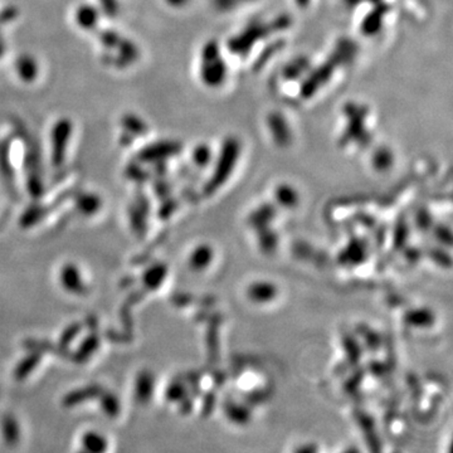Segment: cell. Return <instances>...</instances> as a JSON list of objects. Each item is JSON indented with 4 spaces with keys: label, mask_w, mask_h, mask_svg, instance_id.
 Returning a JSON list of instances; mask_svg holds the SVG:
<instances>
[{
    "label": "cell",
    "mask_w": 453,
    "mask_h": 453,
    "mask_svg": "<svg viewBox=\"0 0 453 453\" xmlns=\"http://www.w3.org/2000/svg\"><path fill=\"white\" fill-rule=\"evenodd\" d=\"M433 323H434V316L430 311L424 308L413 310L407 315V323L415 328H428L432 326Z\"/></svg>",
    "instance_id": "18"
},
{
    "label": "cell",
    "mask_w": 453,
    "mask_h": 453,
    "mask_svg": "<svg viewBox=\"0 0 453 453\" xmlns=\"http://www.w3.org/2000/svg\"><path fill=\"white\" fill-rule=\"evenodd\" d=\"M241 156V141L234 136L224 138L219 154L215 159V171L209 179L206 191L215 193L231 177Z\"/></svg>",
    "instance_id": "5"
},
{
    "label": "cell",
    "mask_w": 453,
    "mask_h": 453,
    "mask_svg": "<svg viewBox=\"0 0 453 453\" xmlns=\"http://www.w3.org/2000/svg\"><path fill=\"white\" fill-rule=\"evenodd\" d=\"M72 135V123L62 119L56 123L52 130V162L54 167H61L66 156V147Z\"/></svg>",
    "instance_id": "7"
},
{
    "label": "cell",
    "mask_w": 453,
    "mask_h": 453,
    "mask_svg": "<svg viewBox=\"0 0 453 453\" xmlns=\"http://www.w3.org/2000/svg\"><path fill=\"white\" fill-rule=\"evenodd\" d=\"M154 389V380L153 376L147 373L140 374L136 382V395L140 402H146L151 397Z\"/></svg>",
    "instance_id": "19"
},
{
    "label": "cell",
    "mask_w": 453,
    "mask_h": 453,
    "mask_svg": "<svg viewBox=\"0 0 453 453\" xmlns=\"http://www.w3.org/2000/svg\"><path fill=\"white\" fill-rule=\"evenodd\" d=\"M99 12L93 5H82L76 12V22L84 29H93L97 24Z\"/></svg>",
    "instance_id": "17"
},
{
    "label": "cell",
    "mask_w": 453,
    "mask_h": 453,
    "mask_svg": "<svg viewBox=\"0 0 453 453\" xmlns=\"http://www.w3.org/2000/svg\"><path fill=\"white\" fill-rule=\"evenodd\" d=\"M292 25V18L289 14H278L269 22L262 19H254L242 31L228 39L227 47L231 53L246 57L260 40L284 32Z\"/></svg>",
    "instance_id": "2"
},
{
    "label": "cell",
    "mask_w": 453,
    "mask_h": 453,
    "mask_svg": "<svg viewBox=\"0 0 453 453\" xmlns=\"http://www.w3.org/2000/svg\"><path fill=\"white\" fill-rule=\"evenodd\" d=\"M82 445L90 452H102L108 448L106 438L96 432H88L85 437L82 438Z\"/></svg>",
    "instance_id": "20"
},
{
    "label": "cell",
    "mask_w": 453,
    "mask_h": 453,
    "mask_svg": "<svg viewBox=\"0 0 453 453\" xmlns=\"http://www.w3.org/2000/svg\"><path fill=\"white\" fill-rule=\"evenodd\" d=\"M393 162H394V155L392 150L387 146L378 147L371 155V165L379 173L391 169Z\"/></svg>",
    "instance_id": "16"
},
{
    "label": "cell",
    "mask_w": 453,
    "mask_h": 453,
    "mask_svg": "<svg viewBox=\"0 0 453 453\" xmlns=\"http://www.w3.org/2000/svg\"><path fill=\"white\" fill-rule=\"evenodd\" d=\"M16 69L19 77L24 79L25 82H32L38 73L37 62L28 54H23L16 60Z\"/></svg>",
    "instance_id": "15"
},
{
    "label": "cell",
    "mask_w": 453,
    "mask_h": 453,
    "mask_svg": "<svg viewBox=\"0 0 453 453\" xmlns=\"http://www.w3.org/2000/svg\"><path fill=\"white\" fill-rule=\"evenodd\" d=\"M100 42L106 48H116L121 37L114 31H105L100 33Z\"/></svg>",
    "instance_id": "31"
},
{
    "label": "cell",
    "mask_w": 453,
    "mask_h": 453,
    "mask_svg": "<svg viewBox=\"0 0 453 453\" xmlns=\"http://www.w3.org/2000/svg\"><path fill=\"white\" fill-rule=\"evenodd\" d=\"M373 5V9L361 21L360 32L365 37H374L382 31L385 16L391 12V5L384 0Z\"/></svg>",
    "instance_id": "9"
},
{
    "label": "cell",
    "mask_w": 453,
    "mask_h": 453,
    "mask_svg": "<svg viewBox=\"0 0 453 453\" xmlns=\"http://www.w3.org/2000/svg\"><path fill=\"white\" fill-rule=\"evenodd\" d=\"M102 12L108 16H115L119 13L117 0H99Z\"/></svg>",
    "instance_id": "33"
},
{
    "label": "cell",
    "mask_w": 453,
    "mask_h": 453,
    "mask_svg": "<svg viewBox=\"0 0 453 453\" xmlns=\"http://www.w3.org/2000/svg\"><path fill=\"white\" fill-rule=\"evenodd\" d=\"M246 296L254 305H269L278 297V287L267 280L254 281L247 286Z\"/></svg>",
    "instance_id": "10"
},
{
    "label": "cell",
    "mask_w": 453,
    "mask_h": 453,
    "mask_svg": "<svg viewBox=\"0 0 453 453\" xmlns=\"http://www.w3.org/2000/svg\"><path fill=\"white\" fill-rule=\"evenodd\" d=\"M215 260V251L209 245H199L193 249L189 256V267L193 271H204L207 269Z\"/></svg>",
    "instance_id": "11"
},
{
    "label": "cell",
    "mask_w": 453,
    "mask_h": 453,
    "mask_svg": "<svg viewBox=\"0 0 453 453\" xmlns=\"http://www.w3.org/2000/svg\"><path fill=\"white\" fill-rule=\"evenodd\" d=\"M275 200L280 207L284 209H293L297 207L299 203V194L295 186L287 183L277 185L275 189Z\"/></svg>",
    "instance_id": "12"
},
{
    "label": "cell",
    "mask_w": 453,
    "mask_h": 453,
    "mask_svg": "<svg viewBox=\"0 0 453 453\" xmlns=\"http://www.w3.org/2000/svg\"><path fill=\"white\" fill-rule=\"evenodd\" d=\"M183 149V145L175 140H164L144 147L138 155L140 162H164L165 159L175 156Z\"/></svg>",
    "instance_id": "6"
},
{
    "label": "cell",
    "mask_w": 453,
    "mask_h": 453,
    "mask_svg": "<svg viewBox=\"0 0 453 453\" xmlns=\"http://www.w3.org/2000/svg\"><path fill=\"white\" fill-rule=\"evenodd\" d=\"M343 1H344V4L346 5V8L354 9L356 8L363 0H343Z\"/></svg>",
    "instance_id": "37"
},
{
    "label": "cell",
    "mask_w": 453,
    "mask_h": 453,
    "mask_svg": "<svg viewBox=\"0 0 453 453\" xmlns=\"http://www.w3.org/2000/svg\"><path fill=\"white\" fill-rule=\"evenodd\" d=\"M18 16V12L16 8L13 7H8V8L3 9L0 12V23H8L10 21H13L16 16Z\"/></svg>",
    "instance_id": "35"
},
{
    "label": "cell",
    "mask_w": 453,
    "mask_h": 453,
    "mask_svg": "<svg viewBox=\"0 0 453 453\" xmlns=\"http://www.w3.org/2000/svg\"><path fill=\"white\" fill-rule=\"evenodd\" d=\"M343 112L346 119V126L339 143L341 146L350 144L367 147L371 143V134L367 126V119L369 116L368 106L359 102H346L343 108Z\"/></svg>",
    "instance_id": "3"
},
{
    "label": "cell",
    "mask_w": 453,
    "mask_h": 453,
    "mask_svg": "<svg viewBox=\"0 0 453 453\" xmlns=\"http://www.w3.org/2000/svg\"><path fill=\"white\" fill-rule=\"evenodd\" d=\"M367 1L371 3V4H376V3H380V1H383V0H367Z\"/></svg>",
    "instance_id": "40"
},
{
    "label": "cell",
    "mask_w": 453,
    "mask_h": 453,
    "mask_svg": "<svg viewBox=\"0 0 453 453\" xmlns=\"http://www.w3.org/2000/svg\"><path fill=\"white\" fill-rule=\"evenodd\" d=\"M78 204H79L81 210H84V213H87V215L95 213V210H97L99 207H100V201H99V199L96 197H93V195H85V197H82L79 199V201H78Z\"/></svg>",
    "instance_id": "29"
},
{
    "label": "cell",
    "mask_w": 453,
    "mask_h": 453,
    "mask_svg": "<svg viewBox=\"0 0 453 453\" xmlns=\"http://www.w3.org/2000/svg\"><path fill=\"white\" fill-rule=\"evenodd\" d=\"M4 49H5V47H4V43L0 40V57L3 56V53H4Z\"/></svg>",
    "instance_id": "39"
},
{
    "label": "cell",
    "mask_w": 453,
    "mask_h": 453,
    "mask_svg": "<svg viewBox=\"0 0 453 453\" xmlns=\"http://www.w3.org/2000/svg\"><path fill=\"white\" fill-rule=\"evenodd\" d=\"M165 275H167V269L164 266H155L153 269L147 271L145 276V284L150 289H156L159 284H162Z\"/></svg>",
    "instance_id": "25"
},
{
    "label": "cell",
    "mask_w": 453,
    "mask_h": 453,
    "mask_svg": "<svg viewBox=\"0 0 453 453\" xmlns=\"http://www.w3.org/2000/svg\"><path fill=\"white\" fill-rule=\"evenodd\" d=\"M99 346V340L96 336H91V338L87 339L84 343L82 347H79V352H78V355L81 359H87L91 354L97 349Z\"/></svg>",
    "instance_id": "30"
},
{
    "label": "cell",
    "mask_w": 453,
    "mask_h": 453,
    "mask_svg": "<svg viewBox=\"0 0 453 453\" xmlns=\"http://www.w3.org/2000/svg\"><path fill=\"white\" fill-rule=\"evenodd\" d=\"M97 393H99V388L97 387H88V388H86L84 391H78V392L69 394L64 402H66L67 406H75V404L79 403V400H85L87 398L96 397Z\"/></svg>",
    "instance_id": "24"
},
{
    "label": "cell",
    "mask_w": 453,
    "mask_h": 453,
    "mask_svg": "<svg viewBox=\"0 0 453 453\" xmlns=\"http://www.w3.org/2000/svg\"><path fill=\"white\" fill-rule=\"evenodd\" d=\"M102 407L105 409L106 415H110V417H115V415H117V413H119V411H120L119 400H116L114 395H106V397L103 398Z\"/></svg>",
    "instance_id": "32"
},
{
    "label": "cell",
    "mask_w": 453,
    "mask_h": 453,
    "mask_svg": "<svg viewBox=\"0 0 453 453\" xmlns=\"http://www.w3.org/2000/svg\"><path fill=\"white\" fill-rule=\"evenodd\" d=\"M228 75L227 63L221 53V47L215 39L208 40L200 52L199 76L209 88H217L224 84Z\"/></svg>",
    "instance_id": "4"
},
{
    "label": "cell",
    "mask_w": 453,
    "mask_h": 453,
    "mask_svg": "<svg viewBox=\"0 0 453 453\" xmlns=\"http://www.w3.org/2000/svg\"><path fill=\"white\" fill-rule=\"evenodd\" d=\"M310 69H311V62L308 57L299 56L284 66L282 69V76L287 81H295L306 75Z\"/></svg>",
    "instance_id": "14"
},
{
    "label": "cell",
    "mask_w": 453,
    "mask_h": 453,
    "mask_svg": "<svg viewBox=\"0 0 453 453\" xmlns=\"http://www.w3.org/2000/svg\"><path fill=\"white\" fill-rule=\"evenodd\" d=\"M62 284L64 286V289H67L69 291L73 292V293H84L86 291L85 284L82 281V277L79 275L76 266L73 265H67L62 269Z\"/></svg>",
    "instance_id": "13"
},
{
    "label": "cell",
    "mask_w": 453,
    "mask_h": 453,
    "mask_svg": "<svg viewBox=\"0 0 453 453\" xmlns=\"http://www.w3.org/2000/svg\"><path fill=\"white\" fill-rule=\"evenodd\" d=\"M165 1L169 4L170 7H174V8L184 7L189 3V0H165Z\"/></svg>",
    "instance_id": "36"
},
{
    "label": "cell",
    "mask_w": 453,
    "mask_h": 453,
    "mask_svg": "<svg viewBox=\"0 0 453 453\" xmlns=\"http://www.w3.org/2000/svg\"><path fill=\"white\" fill-rule=\"evenodd\" d=\"M266 123L269 127V135L277 146L287 147L291 145L292 130L284 114L278 111H272L267 116Z\"/></svg>",
    "instance_id": "8"
},
{
    "label": "cell",
    "mask_w": 453,
    "mask_h": 453,
    "mask_svg": "<svg viewBox=\"0 0 453 453\" xmlns=\"http://www.w3.org/2000/svg\"><path fill=\"white\" fill-rule=\"evenodd\" d=\"M212 159H213V153L207 144H200L193 151V162L199 168H207Z\"/></svg>",
    "instance_id": "22"
},
{
    "label": "cell",
    "mask_w": 453,
    "mask_h": 453,
    "mask_svg": "<svg viewBox=\"0 0 453 453\" xmlns=\"http://www.w3.org/2000/svg\"><path fill=\"white\" fill-rule=\"evenodd\" d=\"M252 1L254 0H215V5L221 12H231Z\"/></svg>",
    "instance_id": "27"
},
{
    "label": "cell",
    "mask_w": 453,
    "mask_h": 453,
    "mask_svg": "<svg viewBox=\"0 0 453 453\" xmlns=\"http://www.w3.org/2000/svg\"><path fill=\"white\" fill-rule=\"evenodd\" d=\"M78 331H79V326H78V325H72V326H69V329L64 331L63 336H62V344H63V345H69V341L73 340V338L77 335Z\"/></svg>",
    "instance_id": "34"
},
{
    "label": "cell",
    "mask_w": 453,
    "mask_h": 453,
    "mask_svg": "<svg viewBox=\"0 0 453 453\" xmlns=\"http://www.w3.org/2000/svg\"><path fill=\"white\" fill-rule=\"evenodd\" d=\"M284 40H275V42H272L269 46L266 47L265 48V51L262 52L258 57H257V60H256V62H254V69L257 71V69H262L267 62L272 58V57H275L282 48H284Z\"/></svg>",
    "instance_id": "21"
},
{
    "label": "cell",
    "mask_w": 453,
    "mask_h": 453,
    "mask_svg": "<svg viewBox=\"0 0 453 453\" xmlns=\"http://www.w3.org/2000/svg\"><path fill=\"white\" fill-rule=\"evenodd\" d=\"M4 424H3V430H4V437L5 439L13 443L16 442L18 439V426H16V422L12 418V417H8L4 419ZM9 443V445H10Z\"/></svg>",
    "instance_id": "28"
},
{
    "label": "cell",
    "mask_w": 453,
    "mask_h": 453,
    "mask_svg": "<svg viewBox=\"0 0 453 453\" xmlns=\"http://www.w3.org/2000/svg\"><path fill=\"white\" fill-rule=\"evenodd\" d=\"M123 126L125 127L126 132L129 134H134V135H145L147 131V126L146 123L140 120L138 116L135 115H126L123 116Z\"/></svg>",
    "instance_id": "23"
},
{
    "label": "cell",
    "mask_w": 453,
    "mask_h": 453,
    "mask_svg": "<svg viewBox=\"0 0 453 453\" xmlns=\"http://www.w3.org/2000/svg\"><path fill=\"white\" fill-rule=\"evenodd\" d=\"M296 4L299 5V8H308L311 3V0H295Z\"/></svg>",
    "instance_id": "38"
},
{
    "label": "cell",
    "mask_w": 453,
    "mask_h": 453,
    "mask_svg": "<svg viewBox=\"0 0 453 453\" xmlns=\"http://www.w3.org/2000/svg\"><path fill=\"white\" fill-rule=\"evenodd\" d=\"M37 361H38V356H37V355H32V356H28L27 359H24V360L18 365V368H16V378H18V379H23V378L28 376L32 370L36 368Z\"/></svg>",
    "instance_id": "26"
},
{
    "label": "cell",
    "mask_w": 453,
    "mask_h": 453,
    "mask_svg": "<svg viewBox=\"0 0 453 453\" xmlns=\"http://www.w3.org/2000/svg\"><path fill=\"white\" fill-rule=\"evenodd\" d=\"M358 49V45L352 39H340L325 62L306 73L299 86V96L305 100L314 97L323 86L329 84L339 67L353 62Z\"/></svg>",
    "instance_id": "1"
}]
</instances>
